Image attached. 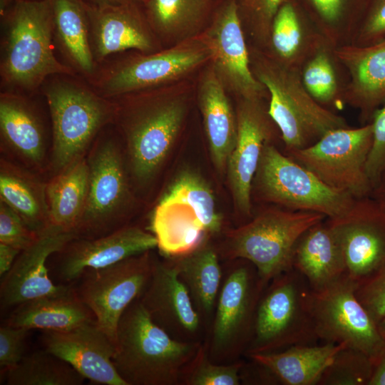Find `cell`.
Listing matches in <instances>:
<instances>
[{"label": "cell", "mask_w": 385, "mask_h": 385, "mask_svg": "<svg viewBox=\"0 0 385 385\" xmlns=\"http://www.w3.org/2000/svg\"><path fill=\"white\" fill-rule=\"evenodd\" d=\"M345 344H299L247 356L264 367L277 382L284 385L318 384L324 370Z\"/></svg>", "instance_id": "f1b7e54d"}, {"label": "cell", "mask_w": 385, "mask_h": 385, "mask_svg": "<svg viewBox=\"0 0 385 385\" xmlns=\"http://www.w3.org/2000/svg\"><path fill=\"white\" fill-rule=\"evenodd\" d=\"M210 9V0H145L151 29L174 45L197 37Z\"/></svg>", "instance_id": "836d02e7"}, {"label": "cell", "mask_w": 385, "mask_h": 385, "mask_svg": "<svg viewBox=\"0 0 385 385\" xmlns=\"http://www.w3.org/2000/svg\"><path fill=\"white\" fill-rule=\"evenodd\" d=\"M85 378L71 364L43 349L7 370L9 385H80Z\"/></svg>", "instance_id": "74e56055"}, {"label": "cell", "mask_w": 385, "mask_h": 385, "mask_svg": "<svg viewBox=\"0 0 385 385\" xmlns=\"http://www.w3.org/2000/svg\"><path fill=\"white\" fill-rule=\"evenodd\" d=\"M292 268L313 291L322 289L346 274L343 250L327 218L309 228L294 250Z\"/></svg>", "instance_id": "484cf974"}, {"label": "cell", "mask_w": 385, "mask_h": 385, "mask_svg": "<svg viewBox=\"0 0 385 385\" xmlns=\"http://www.w3.org/2000/svg\"><path fill=\"white\" fill-rule=\"evenodd\" d=\"M54 30L67 56L84 72L94 68L87 0H51Z\"/></svg>", "instance_id": "e575fe53"}, {"label": "cell", "mask_w": 385, "mask_h": 385, "mask_svg": "<svg viewBox=\"0 0 385 385\" xmlns=\"http://www.w3.org/2000/svg\"><path fill=\"white\" fill-rule=\"evenodd\" d=\"M379 331L385 340V316L377 324Z\"/></svg>", "instance_id": "816d5d0a"}, {"label": "cell", "mask_w": 385, "mask_h": 385, "mask_svg": "<svg viewBox=\"0 0 385 385\" xmlns=\"http://www.w3.org/2000/svg\"><path fill=\"white\" fill-rule=\"evenodd\" d=\"M197 101L211 159L222 172L236 143L237 116L226 89L210 65L200 76Z\"/></svg>", "instance_id": "4316f807"}, {"label": "cell", "mask_w": 385, "mask_h": 385, "mask_svg": "<svg viewBox=\"0 0 385 385\" xmlns=\"http://www.w3.org/2000/svg\"><path fill=\"white\" fill-rule=\"evenodd\" d=\"M88 11L93 51L98 60L128 49L144 53L155 51L152 29L136 0L102 6L88 1Z\"/></svg>", "instance_id": "603a6c76"}, {"label": "cell", "mask_w": 385, "mask_h": 385, "mask_svg": "<svg viewBox=\"0 0 385 385\" xmlns=\"http://www.w3.org/2000/svg\"><path fill=\"white\" fill-rule=\"evenodd\" d=\"M347 81L344 104L358 110L362 125L385 104V39L359 46L345 44L334 48Z\"/></svg>", "instance_id": "cb8c5ba5"}, {"label": "cell", "mask_w": 385, "mask_h": 385, "mask_svg": "<svg viewBox=\"0 0 385 385\" xmlns=\"http://www.w3.org/2000/svg\"><path fill=\"white\" fill-rule=\"evenodd\" d=\"M73 231L49 225L38 233L36 241L22 250L1 283L2 308L16 307L39 297L56 295L72 288L54 284L48 277L46 262L48 257L61 252L71 241L76 239Z\"/></svg>", "instance_id": "d6986e66"}, {"label": "cell", "mask_w": 385, "mask_h": 385, "mask_svg": "<svg viewBox=\"0 0 385 385\" xmlns=\"http://www.w3.org/2000/svg\"><path fill=\"white\" fill-rule=\"evenodd\" d=\"M385 39V0H366L349 44L371 45Z\"/></svg>", "instance_id": "b9f144b4"}, {"label": "cell", "mask_w": 385, "mask_h": 385, "mask_svg": "<svg viewBox=\"0 0 385 385\" xmlns=\"http://www.w3.org/2000/svg\"><path fill=\"white\" fill-rule=\"evenodd\" d=\"M157 245L150 232L137 226L125 225L96 238H76L60 252V277L64 281H73L88 270L108 267Z\"/></svg>", "instance_id": "7402d4cb"}, {"label": "cell", "mask_w": 385, "mask_h": 385, "mask_svg": "<svg viewBox=\"0 0 385 385\" xmlns=\"http://www.w3.org/2000/svg\"><path fill=\"white\" fill-rule=\"evenodd\" d=\"M235 112L237 140L226 170L235 206L250 220L253 216L252 185L263 148L281 134L265 99L238 98Z\"/></svg>", "instance_id": "2e32d148"}, {"label": "cell", "mask_w": 385, "mask_h": 385, "mask_svg": "<svg viewBox=\"0 0 385 385\" xmlns=\"http://www.w3.org/2000/svg\"><path fill=\"white\" fill-rule=\"evenodd\" d=\"M370 197L385 210V166L382 169L377 182L373 187Z\"/></svg>", "instance_id": "681fc988"}, {"label": "cell", "mask_w": 385, "mask_h": 385, "mask_svg": "<svg viewBox=\"0 0 385 385\" xmlns=\"http://www.w3.org/2000/svg\"><path fill=\"white\" fill-rule=\"evenodd\" d=\"M299 73L304 86L316 101L333 111L342 108L347 77L334 46L328 42L322 44Z\"/></svg>", "instance_id": "d590c367"}, {"label": "cell", "mask_w": 385, "mask_h": 385, "mask_svg": "<svg viewBox=\"0 0 385 385\" xmlns=\"http://www.w3.org/2000/svg\"><path fill=\"white\" fill-rule=\"evenodd\" d=\"M46 188L38 174L1 156L0 200L38 234L51 225Z\"/></svg>", "instance_id": "1f68e13d"}, {"label": "cell", "mask_w": 385, "mask_h": 385, "mask_svg": "<svg viewBox=\"0 0 385 385\" xmlns=\"http://www.w3.org/2000/svg\"><path fill=\"white\" fill-rule=\"evenodd\" d=\"M249 50L251 69L268 93L267 111L280 132L284 151L307 148L329 130L349 126L343 116L311 96L299 70L265 50L252 46Z\"/></svg>", "instance_id": "3957f363"}, {"label": "cell", "mask_w": 385, "mask_h": 385, "mask_svg": "<svg viewBox=\"0 0 385 385\" xmlns=\"http://www.w3.org/2000/svg\"><path fill=\"white\" fill-rule=\"evenodd\" d=\"M287 0H237L242 24L252 46L266 50L274 16Z\"/></svg>", "instance_id": "ab89813d"}, {"label": "cell", "mask_w": 385, "mask_h": 385, "mask_svg": "<svg viewBox=\"0 0 385 385\" xmlns=\"http://www.w3.org/2000/svg\"><path fill=\"white\" fill-rule=\"evenodd\" d=\"M88 2L98 6L116 5L123 4L128 0H87Z\"/></svg>", "instance_id": "f907efd6"}, {"label": "cell", "mask_w": 385, "mask_h": 385, "mask_svg": "<svg viewBox=\"0 0 385 385\" xmlns=\"http://www.w3.org/2000/svg\"><path fill=\"white\" fill-rule=\"evenodd\" d=\"M372 141L369 122L329 130L312 145L284 153L330 188L360 198L370 196L373 188L366 172Z\"/></svg>", "instance_id": "7c38bea8"}, {"label": "cell", "mask_w": 385, "mask_h": 385, "mask_svg": "<svg viewBox=\"0 0 385 385\" xmlns=\"http://www.w3.org/2000/svg\"><path fill=\"white\" fill-rule=\"evenodd\" d=\"M200 37L210 52L209 65L227 91L238 98L269 97L251 69L237 0H225L217 8Z\"/></svg>", "instance_id": "9a60e30c"}, {"label": "cell", "mask_w": 385, "mask_h": 385, "mask_svg": "<svg viewBox=\"0 0 385 385\" xmlns=\"http://www.w3.org/2000/svg\"><path fill=\"white\" fill-rule=\"evenodd\" d=\"M326 42L299 1L287 0L273 19L268 47L265 51L284 65L300 71Z\"/></svg>", "instance_id": "83f0119b"}, {"label": "cell", "mask_w": 385, "mask_h": 385, "mask_svg": "<svg viewBox=\"0 0 385 385\" xmlns=\"http://www.w3.org/2000/svg\"><path fill=\"white\" fill-rule=\"evenodd\" d=\"M370 122L373 128V141L366 172L374 187L385 166V104L374 112Z\"/></svg>", "instance_id": "f6af8a7d"}, {"label": "cell", "mask_w": 385, "mask_h": 385, "mask_svg": "<svg viewBox=\"0 0 385 385\" xmlns=\"http://www.w3.org/2000/svg\"><path fill=\"white\" fill-rule=\"evenodd\" d=\"M355 293L378 324L385 316V267L356 284Z\"/></svg>", "instance_id": "ee69618b"}, {"label": "cell", "mask_w": 385, "mask_h": 385, "mask_svg": "<svg viewBox=\"0 0 385 385\" xmlns=\"http://www.w3.org/2000/svg\"><path fill=\"white\" fill-rule=\"evenodd\" d=\"M45 95L52 123L53 176L86 156L100 130L115 118L116 106L71 83H55Z\"/></svg>", "instance_id": "30bf717a"}, {"label": "cell", "mask_w": 385, "mask_h": 385, "mask_svg": "<svg viewBox=\"0 0 385 385\" xmlns=\"http://www.w3.org/2000/svg\"><path fill=\"white\" fill-rule=\"evenodd\" d=\"M88 188L75 229L77 238H96L123 227L133 201L125 155L111 136L98 138L86 156Z\"/></svg>", "instance_id": "8fae6325"}, {"label": "cell", "mask_w": 385, "mask_h": 385, "mask_svg": "<svg viewBox=\"0 0 385 385\" xmlns=\"http://www.w3.org/2000/svg\"><path fill=\"white\" fill-rule=\"evenodd\" d=\"M244 364L236 361L230 364L212 361L207 353L205 342L187 374L183 385H239Z\"/></svg>", "instance_id": "60d3db41"}, {"label": "cell", "mask_w": 385, "mask_h": 385, "mask_svg": "<svg viewBox=\"0 0 385 385\" xmlns=\"http://www.w3.org/2000/svg\"><path fill=\"white\" fill-rule=\"evenodd\" d=\"M341 243L347 276L356 284L385 267V210L370 196L342 216L327 218Z\"/></svg>", "instance_id": "ac0fdd59"}, {"label": "cell", "mask_w": 385, "mask_h": 385, "mask_svg": "<svg viewBox=\"0 0 385 385\" xmlns=\"http://www.w3.org/2000/svg\"><path fill=\"white\" fill-rule=\"evenodd\" d=\"M203 343L172 337L138 298L118 322L113 362L127 385H182Z\"/></svg>", "instance_id": "7a4b0ae2"}, {"label": "cell", "mask_w": 385, "mask_h": 385, "mask_svg": "<svg viewBox=\"0 0 385 385\" xmlns=\"http://www.w3.org/2000/svg\"><path fill=\"white\" fill-rule=\"evenodd\" d=\"M29 329L8 324L0 328V366L9 369L25 356L26 338Z\"/></svg>", "instance_id": "bcb514c9"}, {"label": "cell", "mask_w": 385, "mask_h": 385, "mask_svg": "<svg viewBox=\"0 0 385 385\" xmlns=\"http://www.w3.org/2000/svg\"><path fill=\"white\" fill-rule=\"evenodd\" d=\"M326 218L317 212L273 205L228 231L217 251L229 260L250 262L267 286L274 278L293 269L292 257L298 240L309 228Z\"/></svg>", "instance_id": "5b68a950"}, {"label": "cell", "mask_w": 385, "mask_h": 385, "mask_svg": "<svg viewBox=\"0 0 385 385\" xmlns=\"http://www.w3.org/2000/svg\"><path fill=\"white\" fill-rule=\"evenodd\" d=\"M140 93L116 106L114 119L125 140L130 181L138 188H145L157 177L179 135L188 99L186 93L174 89Z\"/></svg>", "instance_id": "6da1fadb"}, {"label": "cell", "mask_w": 385, "mask_h": 385, "mask_svg": "<svg viewBox=\"0 0 385 385\" xmlns=\"http://www.w3.org/2000/svg\"><path fill=\"white\" fill-rule=\"evenodd\" d=\"M21 250L0 242V275H5L13 266Z\"/></svg>", "instance_id": "7dc6e473"}, {"label": "cell", "mask_w": 385, "mask_h": 385, "mask_svg": "<svg viewBox=\"0 0 385 385\" xmlns=\"http://www.w3.org/2000/svg\"><path fill=\"white\" fill-rule=\"evenodd\" d=\"M223 219L202 176L190 170L176 176L154 207L149 230L165 258L192 252L219 235Z\"/></svg>", "instance_id": "277c9868"}, {"label": "cell", "mask_w": 385, "mask_h": 385, "mask_svg": "<svg viewBox=\"0 0 385 385\" xmlns=\"http://www.w3.org/2000/svg\"><path fill=\"white\" fill-rule=\"evenodd\" d=\"M168 259L186 286L204 327L209 324L210 328L223 276L217 248L209 240L189 253Z\"/></svg>", "instance_id": "f546056e"}, {"label": "cell", "mask_w": 385, "mask_h": 385, "mask_svg": "<svg viewBox=\"0 0 385 385\" xmlns=\"http://www.w3.org/2000/svg\"><path fill=\"white\" fill-rule=\"evenodd\" d=\"M2 17L6 34L1 73L7 82L33 88L50 75L72 73L52 50L51 0H16Z\"/></svg>", "instance_id": "8992f818"}, {"label": "cell", "mask_w": 385, "mask_h": 385, "mask_svg": "<svg viewBox=\"0 0 385 385\" xmlns=\"http://www.w3.org/2000/svg\"><path fill=\"white\" fill-rule=\"evenodd\" d=\"M46 351L71 364L85 379L105 385H127L113 362L115 344L96 321L63 332L43 331Z\"/></svg>", "instance_id": "44dd1931"}, {"label": "cell", "mask_w": 385, "mask_h": 385, "mask_svg": "<svg viewBox=\"0 0 385 385\" xmlns=\"http://www.w3.org/2000/svg\"><path fill=\"white\" fill-rule=\"evenodd\" d=\"M223 268L207 339L204 342L209 359L230 364L245 355L252 340L256 312L267 287L256 267L244 259L232 260Z\"/></svg>", "instance_id": "9c48e42d"}, {"label": "cell", "mask_w": 385, "mask_h": 385, "mask_svg": "<svg viewBox=\"0 0 385 385\" xmlns=\"http://www.w3.org/2000/svg\"><path fill=\"white\" fill-rule=\"evenodd\" d=\"M374 364L361 351L344 346L324 370L319 385H369Z\"/></svg>", "instance_id": "f35d334b"}, {"label": "cell", "mask_w": 385, "mask_h": 385, "mask_svg": "<svg viewBox=\"0 0 385 385\" xmlns=\"http://www.w3.org/2000/svg\"><path fill=\"white\" fill-rule=\"evenodd\" d=\"M369 385H385V345L374 363V368Z\"/></svg>", "instance_id": "c3c4849f"}, {"label": "cell", "mask_w": 385, "mask_h": 385, "mask_svg": "<svg viewBox=\"0 0 385 385\" xmlns=\"http://www.w3.org/2000/svg\"><path fill=\"white\" fill-rule=\"evenodd\" d=\"M356 284L347 275L329 286L311 289L310 306L319 340L345 344L378 359L385 340L377 324L356 296Z\"/></svg>", "instance_id": "4fadbf2b"}, {"label": "cell", "mask_w": 385, "mask_h": 385, "mask_svg": "<svg viewBox=\"0 0 385 385\" xmlns=\"http://www.w3.org/2000/svg\"><path fill=\"white\" fill-rule=\"evenodd\" d=\"M150 251L88 270L81 277L83 280L76 292L114 344L122 314L140 297L150 279L155 260Z\"/></svg>", "instance_id": "5bb4252c"}, {"label": "cell", "mask_w": 385, "mask_h": 385, "mask_svg": "<svg viewBox=\"0 0 385 385\" xmlns=\"http://www.w3.org/2000/svg\"><path fill=\"white\" fill-rule=\"evenodd\" d=\"M38 235L20 215L0 200V242L22 251L32 245Z\"/></svg>", "instance_id": "7bdbcfd3"}, {"label": "cell", "mask_w": 385, "mask_h": 385, "mask_svg": "<svg viewBox=\"0 0 385 385\" xmlns=\"http://www.w3.org/2000/svg\"><path fill=\"white\" fill-rule=\"evenodd\" d=\"M209 60V50L199 36L127 61L106 78L103 91L113 96L163 86L186 77Z\"/></svg>", "instance_id": "e0dca14e"}, {"label": "cell", "mask_w": 385, "mask_h": 385, "mask_svg": "<svg viewBox=\"0 0 385 385\" xmlns=\"http://www.w3.org/2000/svg\"><path fill=\"white\" fill-rule=\"evenodd\" d=\"M310 294L308 282L294 269L271 280L260 299L252 338L245 355L317 344Z\"/></svg>", "instance_id": "ba28073f"}, {"label": "cell", "mask_w": 385, "mask_h": 385, "mask_svg": "<svg viewBox=\"0 0 385 385\" xmlns=\"http://www.w3.org/2000/svg\"><path fill=\"white\" fill-rule=\"evenodd\" d=\"M334 48L349 44L366 0H298Z\"/></svg>", "instance_id": "8d00e7d4"}, {"label": "cell", "mask_w": 385, "mask_h": 385, "mask_svg": "<svg viewBox=\"0 0 385 385\" xmlns=\"http://www.w3.org/2000/svg\"><path fill=\"white\" fill-rule=\"evenodd\" d=\"M0 132L4 157L38 175L48 171L43 127L32 108L20 97L1 94Z\"/></svg>", "instance_id": "d4e9b609"}, {"label": "cell", "mask_w": 385, "mask_h": 385, "mask_svg": "<svg viewBox=\"0 0 385 385\" xmlns=\"http://www.w3.org/2000/svg\"><path fill=\"white\" fill-rule=\"evenodd\" d=\"M252 196L260 202L294 211L317 212L327 218L342 216L356 199L324 184L272 142L263 148L252 181Z\"/></svg>", "instance_id": "52a82bcc"}, {"label": "cell", "mask_w": 385, "mask_h": 385, "mask_svg": "<svg viewBox=\"0 0 385 385\" xmlns=\"http://www.w3.org/2000/svg\"><path fill=\"white\" fill-rule=\"evenodd\" d=\"M88 188L86 156L51 176L46 188L50 224L75 232L85 207Z\"/></svg>", "instance_id": "d6a6232c"}, {"label": "cell", "mask_w": 385, "mask_h": 385, "mask_svg": "<svg viewBox=\"0 0 385 385\" xmlns=\"http://www.w3.org/2000/svg\"><path fill=\"white\" fill-rule=\"evenodd\" d=\"M154 260L149 282L139 299L152 320L172 337L202 342L204 324L172 261Z\"/></svg>", "instance_id": "ffe728a7"}, {"label": "cell", "mask_w": 385, "mask_h": 385, "mask_svg": "<svg viewBox=\"0 0 385 385\" xmlns=\"http://www.w3.org/2000/svg\"><path fill=\"white\" fill-rule=\"evenodd\" d=\"M93 321L92 312L71 289L20 304L11 313L6 324L29 330L63 332Z\"/></svg>", "instance_id": "4dcf8cb0"}]
</instances>
